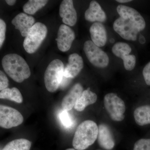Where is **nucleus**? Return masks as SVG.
<instances>
[{
	"label": "nucleus",
	"instance_id": "nucleus-1",
	"mask_svg": "<svg viewBox=\"0 0 150 150\" xmlns=\"http://www.w3.org/2000/svg\"><path fill=\"white\" fill-rule=\"evenodd\" d=\"M2 65L6 74L17 83L22 82L31 74L27 63L23 57L17 54L5 55L2 60Z\"/></svg>",
	"mask_w": 150,
	"mask_h": 150
},
{
	"label": "nucleus",
	"instance_id": "nucleus-2",
	"mask_svg": "<svg viewBox=\"0 0 150 150\" xmlns=\"http://www.w3.org/2000/svg\"><path fill=\"white\" fill-rule=\"evenodd\" d=\"M98 126L95 122L86 120L80 124L75 131L72 145L75 149L84 150L93 144L97 139Z\"/></svg>",
	"mask_w": 150,
	"mask_h": 150
},
{
	"label": "nucleus",
	"instance_id": "nucleus-3",
	"mask_svg": "<svg viewBox=\"0 0 150 150\" xmlns=\"http://www.w3.org/2000/svg\"><path fill=\"white\" fill-rule=\"evenodd\" d=\"M64 66L62 61L53 60L46 68L44 74V83L49 92L54 93L60 87L64 77Z\"/></svg>",
	"mask_w": 150,
	"mask_h": 150
},
{
	"label": "nucleus",
	"instance_id": "nucleus-4",
	"mask_svg": "<svg viewBox=\"0 0 150 150\" xmlns=\"http://www.w3.org/2000/svg\"><path fill=\"white\" fill-rule=\"evenodd\" d=\"M47 33L48 29L45 24L35 23L25 38L23 46L25 51L29 54L36 52L46 38Z\"/></svg>",
	"mask_w": 150,
	"mask_h": 150
},
{
	"label": "nucleus",
	"instance_id": "nucleus-5",
	"mask_svg": "<svg viewBox=\"0 0 150 150\" xmlns=\"http://www.w3.org/2000/svg\"><path fill=\"white\" fill-rule=\"evenodd\" d=\"M104 105L112 120L121 121L125 118L126 106L123 100L114 93H109L104 96Z\"/></svg>",
	"mask_w": 150,
	"mask_h": 150
},
{
	"label": "nucleus",
	"instance_id": "nucleus-6",
	"mask_svg": "<svg viewBox=\"0 0 150 150\" xmlns=\"http://www.w3.org/2000/svg\"><path fill=\"white\" fill-rule=\"evenodd\" d=\"M83 50L88 61L95 67L104 68L108 66L109 59L107 54L92 40L85 42Z\"/></svg>",
	"mask_w": 150,
	"mask_h": 150
},
{
	"label": "nucleus",
	"instance_id": "nucleus-7",
	"mask_svg": "<svg viewBox=\"0 0 150 150\" xmlns=\"http://www.w3.org/2000/svg\"><path fill=\"white\" fill-rule=\"evenodd\" d=\"M23 117L18 110L13 108L1 105H0V126L6 129L21 125Z\"/></svg>",
	"mask_w": 150,
	"mask_h": 150
},
{
	"label": "nucleus",
	"instance_id": "nucleus-8",
	"mask_svg": "<svg viewBox=\"0 0 150 150\" xmlns=\"http://www.w3.org/2000/svg\"><path fill=\"white\" fill-rule=\"evenodd\" d=\"M113 28L122 38L128 40H137V35L140 32L133 23L121 17L114 21Z\"/></svg>",
	"mask_w": 150,
	"mask_h": 150
},
{
	"label": "nucleus",
	"instance_id": "nucleus-9",
	"mask_svg": "<svg viewBox=\"0 0 150 150\" xmlns=\"http://www.w3.org/2000/svg\"><path fill=\"white\" fill-rule=\"evenodd\" d=\"M131 51V46L124 42H118L112 48V54L123 60L124 68L128 71L134 69L136 64V56L130 54Z\"/></svg>",
	"mask_w": 150,
	"mask_h": 150
},
{
	"label": "nucleus",
	"instance_id": "nucleus-10",
	"mask_svg": "<svg viewBox=\"0 0 150 150\" xmlns=\"http://www.w3.org/2000/svg\"><path fill=\"white\" fill-rule=\"evenodd\" d=\"M116 10L120 17L133 23L139 31L145 29L146 24L144 19L135 9L128 6L120 5L117 6Z\"/></svg>",
	"mask_w": 150,
	"mask_h": 150
},
{
	"label": "nucleus",
	"instance_id": "nucleus-11",
	"mask_svg": "<svg viewBox=\"0 0 150 150\" xmlns=\"http://www.w3.org/2000/svg\"><path fill=\"white\" fill-rule=\"evenodd\" d=\"M75 38L74 30L66 25H61L59 28L58 36L56 39L59 50L64 52L69 51Z\"/></svg>",
	"mask_w": 150,
	"mask_h": 150
},
{
	"label": "nucleus",
	"instance_id": "nucleus-12",
	"mask_svg": "<svg viewBox=\"0 0 150 150\" xmlns=\"http://www.w3.org/2000/svg\"><path fill=\"white\" fill-rule=\"evenodd\" d=\"M59 15L66 25L74 26L77 21V14L74 7L73 1L64 0L59 7Z\"/></svg>",
	"mask_w": 150,
	"mask_h": 150
},
{
	"label": "nucleus",
	"instance_id": "nucleus-13",
	"mask_svg": "<svg viewBox=\"0 0 150 150\" xmlns=\"http://www.w3.org/2000/svg\"><path fill=\"white\" fill-rule=\"evenodd\" d=\"M97 140L98 144L105 150H111L115 146L113 134L110 127L106 124L102 123L98 126Z\"/></svg>",
	"mask_w": 150,
	"mask_h": 150
},
{
	"label": "nucleus",
	"instance_id": "nucleus-14",
	"mask_svg": "<svg viewBox=\"0 0 150 150\" xmlns=\"http://www.w3.org/2000/svg\"><path fill=\"white\" fill-rule=\"evenodd\" d=\"M83 67L82 58L76 53L71 54L69 57L68 64L64 68V76L73 79L80 73Z\"/></svg>",
	"mask_w": 150,
	"mask_h": 150
},
{
	"label": "nucleus",
	"instance_id": "nucleus-15",
	"mask_svg": "<svg viewBox=\"0 0 150 150\" xmlns=\"http://www.w3.org/2000/svg\"><path fill=\"white\" fill-rule=\"evenodd\" d=\"M35 22V18L33 17L23 13L18 14L11 21V23L14 25L16 29L19 30L23 37H26Z\"/></svg>",
	"mask_w": 150,
	"mask_h": 150
},
{
	"label": "nucleus",
	"instance_id": "nucleus-16",
	"mask_svg": "<svg viewBox=\"0 0 150 150\" xmlns=\"http://www.w3.org/2000/svg\"><path fill=\"white\" fill-rule=\"evenodd\" d=\"M83 91L82 86L77 83L73 86L62 100V106L63 110L69 111L74 107L78 100Z\"/></svg>",
	"mask_w": 150,
	"mask_h": 150
},
{
	"label": "nucleus",
	"instance_id": "nucleus-17",
	"mask_svg": "<svg viewBox=\"0 0 150 150\" xmlns=\"http://www.w3.org/2000/svg\"><path fill=\"white\" fill-rule=\"evenodd\" d=\"M85 18L91 22H104L106 20V14L96 1L91 2L88 8L85 13Z\"/></svg>",
	"mask_w": 150,
	"mask_h": 150
},
{
	"label": "nucleus",
	"instance_id": "nucleus-18",
	"mask_svg": "<svg viewBox=\"0 0 150 150\" xmlns=\"http://www.w3.org/2000/svg\"><path fill=\"white\" fill-rule=\"evenodd\" d=\"M92 41L97 46H104L107 40V32L104 25L101 23L95 22L90 28Z\"/></svg>",
	"mask_w": 150,
	"mask_h": 150
},
{
	"label": "nucleus",
	"instance_id": "nucleus-19",
	"mask_svg": "<svg viewBox=\"0 0 150 150\" xmlns=\"http://www.w3.org/2000/svg\"><path fill=\"white\" fill-rule=\"evenodd\" d=\"M97 100V96L91 91L89 88L83 91L81 95L78 100L74 108L78 111H83L86 108L90 105L93 104Z\"/></svg>",
	"mask_w": 150,
	"mask_h": 150
},
{
	"label": "nucleus",
	"instance_id": "nucleus-20",
	"mask_svg": "<svg viewBox=\"0 0 150 150\" xmlns=\"http://www.w3.org/2000/svg\"><path fill=\"white\" fill-rule=\"evenodd\" d=\"M136 123L139 126L150 124V105H145L137 108L134 111Z\"/></svg>",
	"mask_w": 150,
	"mask_h": 150
},
{
	"label": "nucleus",
	"instance_id": "nucleus-21",
	"mask_svg": "<svg viewBox=\"0 0 150 150\" xmlns=\"http://www.w3.org/2000/svg\"><path fill=\"white\" fill-rule=\"evenodd\" d=\"M0 98L9 100L18 103H22L23 100L21 93L16 87L7 88L1 91L0 93Z\"/></svg>",
	"mask_w": 150,
	"mask_h": 150
},
{
	"label": "nucleus",
	"instance_id": "nucleus-22",
	"mask_svg": "<svg viewBox=\"0 0 150 150\" xmlns=\"http://www.w3.org/2000/svg\"><path fill=\"white\" fill-rule=\"evenodd\" d=\"M31 146V142L28 140L17 139L9 142L2 150H30Z\"/></svg>",
	"mask_w": 150,
	"mask_h": 150
},
{
	"label": "nucleus",
	"instance_id": "nucleus-23",
	"mask_svg": "<svg viewBox=\"0 0 150 150\" xmlns=\"http://www.w3.org/2000/svg\"><path fill=\"white\" fill-rule=\"evenodd\" d=\"M48 2L46 0H29L23 6V11L29 15L34 14L45 6Z\"/></svg>",
	"mask_w": 150,
	"mask_h": 150
},
{
	"label": "nucleus",
	"instance_id": "nucleus-24",
	"mask_svg": "<svg viewBox=\"0 0 150 150\" xmlns=\"http://www.w3.org/2000/svg\"><path fill=\"white\" fill-rule=\"evenodd\" d=\"M68 111L63 110L59 114V119L62 126L67 129L72 127L74 123L71 116Z\"/></svg>",
	"mask_w": 150,
	"mask_h": 150
},
{
	"label": "nucleus",
	"instance_id": "nucleus-25",
	"mask_svg": "<svg viewBox=\"0 0 150 150\" xmlns=\"http://www.w3.org/2000/svg\"><path fill=\"white\" fill-rule=\"evenodd\" d=\"M134 150H150V139H141L134 145Z\"/></svg>",
	"mask_w": 150,
	"mask_h": 150
},
{
	"label": "nucleus",
	"instance_id": "nucleus-26",
	"mask_svg": "<svg viewBox=\"0 0 150 150\" xmlns=\"http://www.w3.org/2000/svg\"><path fill=\"white\" fill-rule=\"evenodd\" d=\"M6 25L5 22L3 19H0V48H1L4 42L6 37Z\"/></svg>",
	"mask_w": 150,
	"mask_h": 150
},
{
	"label": "nucleus",
	"instance_id": "nucleus-27",
	"mask_svg": "<svg viewBox=\"0 0 150 150\" xmlns=\"http://www.w3.org/2000/svg\"><path fill=\"white\" fill-rule=\"evenodd\" d=\"M8 80L4 73L0 71V90H3L8 87Z\"/></svg>",
	"mask_w": 150,
	"mask_h": 150
},
{
	"label": "nucleus",
	"instance_id": "nucleus-28",
	"mask_svg": "<svg viewBox=\"0 0 150 150\" xmlns=\"http://www.w3.org/2000/svg\"><path fill=\"white\" fill-rule=\"evenodd\" d=\"M143 75L146 83L148 85L150 86V62L144 68Z\"/></svg>",
	"mask_w": 150,
	"mask_h": 150
},
{
	"label": "nucleus",
	"instance_id": "nucleus-29",
	"mask_svg": "<svg viewBox=\"0 0 150 150\" xmlns=\"http://www.w3.org/2000/svg\"><path fill=\"white\" fill-rule=\"evenodd\" d=\"M71 79L66 77L64 76L62 83H61L59 87H61V88H65L68 85V84L69 83L70 80Z\"/></svg>",
	"mask_w": 150,
	"mask_h": 150
},
{
	"label": "nucleus",
	"instance_id": "nucleus-30",
	"mask_svg": "<svg viewBox=\"0 0 150 150\" xmlns=\"http://www.w3.org/2000/svg\"><path fill=\"white\" fill-rule=\"evenodd\" d=\"M5 1L8 5L13 6L16 3V1H15V0H6Z\"/></svg>",
	"mask_w": 150,
	"mask_h": 150
},
{
	"label": "nucleus",
	"instance_id": "nucleus-31",
	"mask_svg": "<svg viewBox=\"0 0 150 150\" xmlns=\"http://www.w3.org/2000/svg\"><path fill=\"white\" fill-rule=\"evenodd\" d=\"M139 41L141 44H144L145 43L146 40H145V38L143 35H140L139 38Z\"/></svg>",
	"mask_w": 150,
	"mask_h": 150
},
{
	"label": "nucleus",
	"instance_id": "nucleus-32",
	"mask_svg": "<svg viewBox=\"0 0 150 150\" xmlns=\"http://www.w3.org/2000/svg\"><path fill=\"white\" fill-rule=\"evenodd\" d=\"M116 1L120 3H126L132 1L131 0H117Z\"/></svg>",
	"mask_w": 150,
	"mask_h": 150
},
{
	"label": "nucleus",
	"instance_id": "nucleus-33",
	"mask_svg": "<svg viewBox=\"0 0 150 150\" xmlns=\"http://www.w3.org/2000/svg\"><path fill=\"white\" fill-rule=\"evenodd\" d=\"M66 150H76L75 149H72V148H70V149H68Z\"/></svg>",
	"mask_w": 150,
	"mask_h": 150
}]
</instances>
